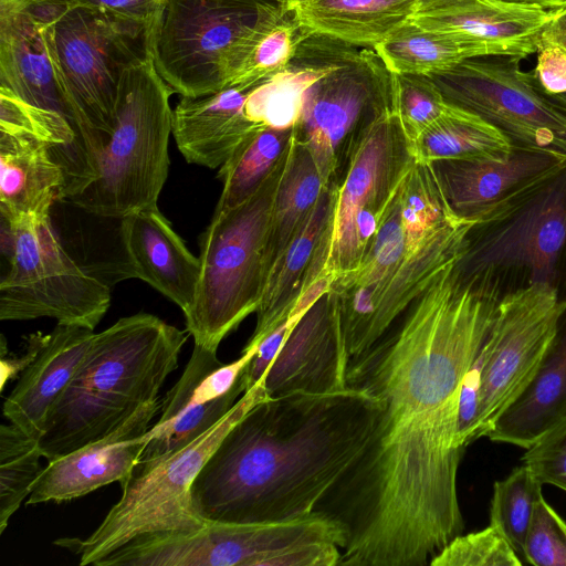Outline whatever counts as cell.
Instances as JSON below:
<instances>
[{
	"mask_svg": "<svg viewBox=\"0 0 566 566\" xmlns=\"http://www.w3.org/2000/svg\"><path fill=\"white\" fill-rule=\"evenodd\" d=\"M442 270L369 349L347 387L381 403L359 459L315 507L343 531L339 566H424L464 530L457 478L464 376L501 295Z\"/></svg>",
	"mask_w": 566,
	"mask_h": 566,
	"instance_id": "obj_1",
	"label": "cell"
},
{
	"mask_svg": "<svg viewBox=\"0 0 566 566\" xmlns=\"http://www.w3.org/2000/svg\"><path fill=\"white\" fill-rule=\"evenodd\" d=\"M381 410L360 390L295 392L253 406L222 438L190 494L205 522L312 514L365 451Z\"/></svg>",
	"mask_w": 566,
	"mask_h": 566,
	"instance_id": "obj_2",
	"label": "cell"
},
{
	"mask_svg": "<svg viewBox=\"0 0 566 566\" xmlns=\"http://www.w3.org/2000/svg\"><path fill=\"white\" fill-rule=\"evenodd\" d=\"M189 335L147 313L122 317L95 334L48 416L39 438L43 458L52 461L109 434L158 399Z\"/></svg>",
	"mask_w": 566,
	"mask_h": 566,
	"instance_id": "obj_3",
	"label": "cell"
},
{
	"mask_svg": "<svg viewBox=\"0 0 566 566\" xmlns=\"http://www.w3.org/2000/svg\"><path fill=\"white\" fill-rule=\"evenodd\" d=\"M459 282L502 297L566 273V166L478 218L454 263Z\"/></svg>",
	"mask_w": 566,
	"mask_h": 566,
	"instance_id": "obj_4",
	"label": "cell"
},
{
	"mask_svg": "<svg viewBox=\"0 0 566 566\" xmlns=\"http://www.w3.org/2000/svg\"><path fill=\"white\" fill-rule=\"evenodd\" d=\"M268 397L261 380L195 441L149 463L136 464L120 484V499L88 537L59 538L54 543L78 555L80 565L96 566L122 547L205 527L207 522L192 507L191 485L227 432Z\"/></svg>",
	"mask_w": 566,
	"mask_h": 566,
	"instance_id": "obj_5",
	"label": "cell"
},
{
	"mask_svg": "<svg viewBox=\"0 0 566 566\" xmlns=\"http://www.w3.org/2000/svg\"><path fill=\"white\" fill-rule=\"evenodd\" d=\"M171 94L157 72L153 51L124 71L114 128L99 158L97 177L69 202L113 219L158 207L169 169Z\"/></svg>",
	"mask_w": 566,
	"mask_h": 566,
	"instance_id": "obj_6",
	"label": "cell"
},
{
	"mask_svg": "<svg viewBox=\"0 0 566 566\" xmlns=\"http://www.w3.org/2000/svg\"><path fill=\"white\" fill-rule=\"evenodd\" d=\"M259 189L239 206L213 213L200 241L197 292L184 312L195 344L217 350L222 339L256 312L268 281L266 244L275 193L291 148Z\"/></svg>",
	"mask_w": 566,
	"mask_h": 566,
	"instance_id": "obj_7",
	"label": "cell"
},
{
	"mask_svg": "<svg viewBox=\"0 0 566 566\" xmlns=\"http://www.w3.org/2000/svg\"><path fill=\"white\" fill-rule=\"evenodd\" d=\"M156 19L137 21L77 3L53 25L57 77L96 172L113 133L122 75L130 64L151 53Z\"/></svg>",
	"mask_w": 566,
	"mask_h": 566,
	"instance_id": "obj_8",
	"label": "cell"
},
{
	"mask_svg": "<svg viewBox=\"0 0 566 566\" xmlns=\"http://www.w3.org/2000/svg\"><path fill=\"white\" fill-rule=\"evenodd\" d=\"M290 11L273 0H164L151 44L157 72L182 97L218 92L254 31Z\"/></svg>",
	"mask_w": 566,
	"mask_h": 566,
	"instance_id": "obj_9",
	"label": "cell"
},
{
	"mask_svg": "<svg viewBox=\"0 0 566 566\" xmlns=\"http://www.w3.org/2000/svg\"><path fill=\"white\" fill-rule=\"evenodd\" d=\"M417 161L395 104L364 132L335 186L313 269L332 280L355 270Z\"/></svg>",
	"mask_w": 566,
	"mask_h": 566,
	"instance_id": "obj_10",
	"label": "cell"
},
{
	"mask_svg": "<svg viewBox=\"0 0 566 566\" xmlns=\"http://www.w3.org/2000/svg\"><path fill=\"white\" fill-rule=\"evenodd\" d=\"M394 75L373 48L340 41L327 72L305 92L294 138L328 186L340 180L367 127L394 106Z\"/></svg>",
	"mask_w": 566,
	"mask_h": 566,
	"instance_id": "obj_11",
	"label": "cell"
},
{
	"mask_svg": "<svg viewBox=\"0 0 566 566\" xmlns=\"http://www.w3.org/2000/svg\"><path fill=\"white\" fill-rule=\"evenodd\" d=\"M11 226L13 252L0 283V319L51 317L94 329L109 307L108 286L66 253L50 218Z\"/></svg>",
	"mask_w": 566,
	"mask_h": 566,
	"instance_id": "obj_12",
	"label": "cell"
},
{
	"mask_svg": "<svg viewBox=\"0 0 566 566\" xmlns=\"http://www.w3.org/2000/svg\"><path fill=\"white\" fill-rule=\"evenodd\" d=\"M516 55H481L429 75L444 101L499 129L513 147L566 158V115L534 86Z\"/></svg>",
	"mask_w": 566,
	"mask_h": 566,
	"instance_id": "obj_13",
	"label": "cell"
},
{
	"mask_svg": "<svg viewBox=\"0 0 566 566\" xmlns=\"http://www.w3.org/2000/svg\"><path fill=\"white\" fill-rule=\"evenodd\" d=\"M566 298L548 283L505 294L483 345L476 439L488 437L502 412L524 391L553 347Z\"/></svg>",
	"mask_w": 566,
	"mask_h": 566,
	"instance_id": "obj_14",
	"label": "cell"
},
{
	"mask_svg": "<svg viewBox=\"0 0 566 566\" xmlns=\"http://www.w3.org/2000/svg\"><path fill=\"white\" fill-rule=\"evenodd\" d=\"M473 223L465 221L443 231L382 277L365 284L332 282L350 358L381 338L434 277L460 258Z\"/></svg>",
	"mask_w": 566,
	"mask_h": 566,
	"instance_id": "obj_15",
	"label": "cell"
},
{
	"mask_svg": "<svg viewBox=\"0 0 566 566\" xmlns=\"http://www.w3.org/2000/svg\"><path fill=\"white\" fill-rule=\"evenodd\" d=\"M258 347L247 344L238 359L223 364L217 350L195 344L182 375L160 401L136 464L182 449L221 421L247 390L243 373Z\"/></svg>",
	"mask_w": 566,
	"mask_h": 566,
	"instance_id": "obj_16",
	"label": "cell"
},
{
	"mask_svg": "<svg viewBox=\"0 0 566 566\" xmlns=\"http://www.w3.org/2000/svg\"><path fill=\"white\" fill-rule=\"evenodd\" d=\"M349 355L336 294L329 289L290 332L262 380L269 397L347 388Z\"/></svg>",
	"mask_w": 566,
	"mask_h": 566,
	"instance_id": "obj_17",
	"label": "cell"
},
{
	"mask_svg": "<svg viewBox=\"0 0 566 566\" xmlns=\"http://www.w3.org/2000/svg\"><path fill=\"white\" fill-rule=\"evenodd\" d=\"M159 411L160 400H151L109 434L49 461L27 504L69 501L113 482L123 484L138 462L150 422Z\"/></svg>",
	"mask_w": 566,
	"mask_h": 566,
	"instance_id": "obj_18",
	"label": "cell"
},
{
	"mask_svg": "<svg viewBox=\"0 0 566 566\" xmlns=\"http://www.w3.org/2000/svg\"><path fill=\"white\" fill-rule=\"evenodd\" d=\"M428 164L453 213L474 222L531 184L565 167L566 158L513 147L503 157L440 159Z\"/></svg>",
	"mask_w": 566,
	"mask_h": 566,
	"instance_id": "obj_19",
	"label": "cell"
},
{
	"mask_svg": "<svg viewBox=\"0 0 566 566\" xmlns=\"http://www.w3.org/2000/svg\"><path fill=\"white\" fill-rule=\"evenodd\" d=\"M54 23L0 3V86L29 104L65 117L92 159L57 77Z\"/></svg>",
	"mask_w": 566,
	"mask_h": 566,
	"instance_id": "obj_20",
	"label": "cell"
},
{
	"mask_svg": "<svg viewBox=\"0 0 566 566\" xmlns=\"http://www.w3.org/2000/svg\"><path fill=\"white\" fill-rule=\"evenodd\" d=\"M552 12L490 0H424L411 21L470 44L483 55L524 59L537 52L539 32Z\"/></svg>",
	"mask_w": 566,
	"mask_h": 566,
	"instance_id": "obj_21",
	"label": "cell"
},
{
	"mask_svg": "<svg viewBox=\"0 0 566 566\" xmlns=\"http://www.w3.org/2000/svg\"><path fill=\"white\" fill-rule=\"evenodd\" d=\"M94 335L92 328L59 323L44 334L35 358L4 400L3 415L10 423L39 440L49 413L74 377Z\"/></svg>",
	"mask_w": 566,
	"mask_h": 566,
	"instance_id": "obj_22",
	"label": "cell"
},
{
	"mask_svg": "<svg viewBox=\"0 0 566 566\" xmlns=\"http://www.w3.org/2000/svg\"><path fill=\"white\" fill-rule=\"evenodd\" d=\"M122 220L120 237L132 274L186 312L193 302L201 264L157 208Z\"/></svg>",
	"mask_w": 566,
	"mask_h": 566,
	"instance_id": "obj_23",
	"label": "cell"
},
{
	"mask_svg": "<svg viewBox=\"0 0 566 566\" xmlns=\"http://www.w3.org/2000/svg\"><path fill=\"white\" fill-rule=\"evenodd\" d=\"M252 87L227 85L205 96L181 97L172 109L171 134L188 163L218 168L263 126L244 115V103Z\"/></svg>",
	"mask_w": 566,
	"mask_h": 566,
	"instance_id": "obj_24",
	"label": "cell"
},
{
	"mask_svg": "<svg viewBox=\"0 0 566 566\" xmlns=\"http://www.w3.org/2000/svg\"><path fill=\"white\" fill-rule=\"evenodd\" d=\"M51 149L34 135L0 130V214L10 223L50 218L61 199L65 178Z\"/></svg>",
	"mask_w": 566,
	"mask_h": 566,
	"instance_id": "obj_25",
	"label": "cell"
},
{
	"mask_svg": "<svg viewBox=\"0 0 566 566\" xmlns=\"http://www.w3.org/2000/svg\"><path fill=\"white\" fill-rule=\"evenodd\" d=\"M289 64L253 86L244 103V115L266 127L287 129L296 124L307 88L333 63L342 40L302 31Z\"/></svg>",
	"mask_w": 566,
	"mask_h": 566,
	"instance_id": "obj_26",
	"label": "cell"
},
{
	"mask_svg": "<svg viewBox=\"0 0 566 566\" xmlns=\"http://www.w3.org/2000/svg\"><path fill=\"white\" fill-rule=\"evenodd\" d=\"M334 199L335 186L327 187L272 269L255 312V329L248 344L259 345L289 317L300 296L310 287V271L328 228Z\"/></svg>",
	"mask_w": 566,
	"mask_h": 566,
	"instance_id": "obj_27",
	"label": "cell"
},
{
	"mask_svg": "<svg viewBox=\"0 0 566 566\" xmlns=\"http://www.w3.org/2000/svg\"><path fill=\"white\" fill-rule=\"evenodd\" d=\"M422 0H301L291 6L302 30L374 48L409 21Z\"/></svg>",
	"mask_w": 566,
	"mask_h": 566,
	"instance_id": "obj_28",
	"label": "cell"
},
{
	"mask_svg": "<svg viewBox=\"0 0 566 566\" xmlns=\"http://www.w3.org/2000/svg\"><path fill=\"white\" fill-rule=\"evenodd\" d=\"M566 413V328L524 391L502 412L488 438L530 448Z\"/></svg>",
	"mask_w": 566,
	"mask_h": 566,
	"instance_id": "obj_29",
	"label": "cell"
},
{
	"mask_svg": "<svg viewBox=\"0 0 566 566\" xmlns=\"http://www.w3.org/2000/svg\"><path fill=\"white\" fill-rule=\"evenodd\" d=\"M327 187L331 186L324 180L308 149L293 136L290 157L272 207L265 255L268 279Z\"/></svg>",
	"mask_w": 566,
	"mask_h": 566,
	"instance_id": "obj_30",
	"label": "cell"
},
{
	"mask_svg": "<svg viewBox=\"0 0 566 566\" xmlns=\"http://www.w3.org/2000/svg\"><path fill=\"white\" fill-rule=\"evenodd\" d=\"M411 146L416 159L421 163L496 158L513 149L511 142L494 126L450 104Z\"/></svg>",
	"mask_w": 566,
	"mask_h": 566,
	"instance_id": "obj_31",
	"label": "cell"
},
{
	"mask_svg": "<svg viewBox=\"0 0 566 566\" xmlns=\"http://www.w3.org/2000/svg\"><path fill=\"white\" fill-rule=\"evenodd\" d=\"M389 72L429 76L483 53L444 33L424 29L411 19L374 48Z\"/></svg>",
	"mask_w": 566,
	"mask_h": 566,
	"instance_id": "obj_32",
	"label": "cell"
},
{
	"mask_svg": "<svg viewBox=\"0 0 566 566\" xmlns=\"http://www.w3.org/2000/svg\"><path fill=\"white\" fill-rule=\"evenodd\" d=\"M293 138V128L262 126L245 138L219 167L223 189L214 213L232 209L251 197L275 169Z\"/></svg>",
	"mask_w": 566,
	"mask_h": 566,
	"instance_id": "obj_33",
	"label": "cell"
},
{
	"mask_svg": "<svg viewBox=\"0 0 566 566\" xmlns=\"http://www.w3.org/2000/svg\"><path fill=\"white\" fill-rule=\"evenodd\" d=\"M302 34L292 11L263 23L239 54L227 85L254 86L282 71L292 59Z\"/></svg>",
	"mask_w": 566,
	"mask_h": 566,
	"instance_id": "obj_34",
	"label": "cell"
},
{
	"mask_svg": "<svg viewBox=\"0 0 566 566\" xmlns=\"http://www.w3.org/2000/svg\"><path fill=\"white\" fill-rule=\"evenodd\" d=\"M39 440L18 426L0 427V534L42 472Z\"/></svg>",
	"mask_w": 566,
	"mask_h": 566,
	"instance_id": "obj_35",
	"label": "cell"
},
{
	"mask_svg": "<svg viewBox=\"0 0 566 566\" xmlns=\"http://www.w3.org/2000/svg\"><path fill=\"white\" fill-rule=\"evenodd\" d=\"M542 486L524 463L493 486L490 524L506 537L520 556L535 505L543 497Z\"/></svg>",
	"mask_w": 566,
	"mask_h": 566,
	"instance_id": "obj_36",
	"label": "cell"
},
{
	"mask_svg": "<svg viewBox=\"0 0 566 566\" xmlns=\"http://www.w3.org/2000/svg\"><path fill=\"white\" fill-rule=\"evenodd\" d=\"M394 75V104L401 126L413 140L449 107L441 92L429 76Z\"/></svg>",
	"mask_w": 566,
	"mask_h": 566,
	"instance_id": "obj_37",
	"label": "cell"
},
{
	"mask_svg": "<svg viewBox=\"0 0 566 566\" xmlns=\"http://www.w3.org/2000/svg\"><path fill=\"white\" fill-rule=\"evenodd\" d=\"M431 566H521L520 555L493 525L459 534L430 562Z\"/></svg>",
	"mask_w": 566,
	"mask_h": 566,
	"instance_id": "obj_38",
	"label": "cell"
},
{
	"mask_svg": "<svg viewBox=\"0 0 566 566\" xmlns=\"http://www.w3.org/2000/svg\"><path fill=\"white\" fill-rule=\"evenodd\" d=\"M522 556L534 566H566V522L544 497L535 505Z\"/></svg>",
	"mask_w": 566,
	"mask_h": 566,
	"instance_id": "obj_39",
	"label": "cell"
},
{
	"mask_svg": "<svg viewBox=\"0 0 566 566\" xmlns=\"http://www.w3.org/2000/svg\"><path fill=\"white\" fill-rule=\"evenodd\" d=\"M522 460L543 484L566 491V413L525 449Z\"/></svg>",
	"mask_w": 566,
	"mask_h": 566,
	"instance_id": "obj_40",
	"label": "cell"
},
{
	"mask_svg": "<svg viewBox=\"0 0 566 566\" xmlns=\"http://www.w3.org/2000/svg\"><path fill=\"white\" fill-rule=\"evenodd\" d=\"M536 53L537 63L530 76L537 91L545 96L566 93V52L558 46L545 45Z\"/></svg>",
	"mask_w": 566,
	"mask_h": 566,
	"instance_id": "obj_41",
	"label": "cell"
},
{
	"mask_svg": "<svg viewBox=\"0 0 566 566\" xmlns=\"http://www.w3.org/2000/svg\"><path fill=\"white\" fill-rule=\"evenodd\" d=\"M164 0H78L137 21H154Z\"/></svg>",
	"mask_w": 566,
	"mask_h": 566,
	"instance_id": "obj_42",
	"label": "cell"
},
{
	"mask_svg": "<svg viewBox=\"0 0 566 566\" xmlns=\"http://www.w3.org/2000/svg\"><path fill=\"white\" fill-rule=\"evenodd\" d=\"M44 334L38 332L31 334L27 339V347L23 355L14 358L1 359V390H3L6 382L22 373L35 358L42 342Z\"/></svg>",
	"mask_w": 566,
	"mask_h": 566,
	"instance_id": "obj_43",
	"label": "cell"
},
{
	"mask_svg": "<svg viewBox=\"0 0 566 566\" xmlns=\"http://www.w3.org/2000/svg\"><path fill=\"white\" fill-rule=\"evenodd\" d=\"M554 45L566 52V8L553 11L539 32L538 49Z\"/></svg>",
	"mask_w": 566,
	"mask_h": 566,
	"instance_id": "obj_44",
	"label": "cell"
},
{
	"mask_svg": "<svg viewBox=\"0 0 566 566\" xmlns=\"http://www.w3.org/2000/svg\"><path fill=\"white\" fill-rule=\"evenodd\" d=\"M510 7L535 9L544 11H557L566 8V0H490Z\"/></svg>",
	"mask_w": 566,
	"mask_h": 566,
	"instance_id": "obj_45",
	"label": "cell"
},
{
	"mask_svg": "<svg viewBox=\"0 0 566 566\" xmlns=\"http://www.w3.org/2000/svg\"><path fill=\"white\" fill-rule=\"evenodd\" d=\"M543 95V94H542ZM551 104H553L558 111L566 115V93L553 96L543 95Z\"/></svg>",
	"mask_w": 566,
	"mask_h": 566,
	"instance_id": "obj_46",
	"label": "cell"
},
{
	"mask_svg": "<svg viewBox=\"0 0 566 566\" xmlns=\"http://www.w3.org/2000/svg\"><path fill=\"white\" fill-rule=\"evenodd\" d=\"M273 1L285 2V3H287V4L290 6V8H291V6H293L294 3H296V2H298V1H301V0H273Z\"/></svg>",
	"mask_w": 566,
	"mask_h": 566,
	"instance_id": "obj_47",
	"label": "cell"
},
{
	"mask_svg": "<svg viewBox=\"0 0 566 566\" xmlns=\"http://www.w3.org/2000/svg\"><path fill=\"white\" fill-rule=\"evenodd\" d=\"M422 1H424V0H422Z\"/></svg>",
	"mask_w": 566,
	"mask_h": 566,
	"instance_id": "obj_48",
	"label": "cell"
}]
</instances>
